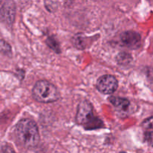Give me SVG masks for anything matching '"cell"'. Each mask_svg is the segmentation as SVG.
Here are the masks:
<instances>
[{
    "mask_svg": "<svg viewBox=\"0 0 153 153\" xmlns=\"http://www.w3.org/2000/svg\"><path fill=\"white\" fill-rule=\"evenodd\" d=\"M15 135L17 141L27 149L34 148L40 141V134L35 122L29 119H22L15 127Z\"/></svg>",
    "mask_w": 153,
    "mask_h": 153,
    "instance_id": "1",
    "label": "cell"
},
{
    "mask_svg": "<svg viewBox=\"0 0 153 153\" xmlns=\"http://www.w3.org/2000/svg\"><path fill=\"white\" fill-rule=\"evenodd\" d=\"M76 122L85 129H97L103 127V123L94 114L93 106L90 102L84 100L79 103L76 113Z\"/></svg>",
    "mask_w": 153,
    "mask_h": 153,
    "instance_id": "2",
    "label": "cell"
},
{
    "mask_svg": "<svg viewBox=\"0 0 153 153\" xmlns=\"http://www.w3.org/2000/svg\"><path fill=\"white\" fill-rule=\"evenodd\" d=\"M32 95L36 101L41 103L54 102L58 100L60 97L56 87L44 80L36 82L32 90Z\"/></svg>",
    "mask_w": 153,
    "mask_h": 153,
    "instance_id": "3",
    "label": "cell"
},
{
    "mask_svg": "<svg viewBox=\"0 0 153 153\" xmlns=\"http://www.w3.org/2000/svg\"><path fill=\"white\" fill-rule=\"evenodd\" d=\"M118 88V82L116 78L111 75L101 76L97 82V88L103 94H111Z\"/></svg>",
    "mask_w": 153,
    "mask_h": 153,
    "instance_id": "4",
    "label": "cell"
},
{
    "mask_svg": "<svg viewBox=\"0 0 153 153\" xmlns=\"http://www.w3.org/2000/svg\"><path fill=\"white\" fill-rule=\"evenodd\" d=\"M16 15V6L13 1L4 2L0 9V19L7 25H12Z\"/></svg>",
    "mask_w": 153,
    "mask_h": 153,
    "instance_id": "5",
    "label": "cell"
},
{
    "mask_svg": "<svg viewBox=\"0 0 153 153\" xmlns=\"http://www.w3.org/2000/svg\"><path fill=\"white\" fill-rule=\"evenodd\" d=\"M120 40L123 44L130 49H137L141 43V37L134 31H127L122 33Z\"/></svg>",
    "mask_w": 153,
    "mask_h": 153,
    "instance_id": "6",
    "label": "cell"
},
{
    "mask_svg": "<svg viewBox=\"0 0 153 153\" xmlns=\"http://www.w3.org/2000/svg\"><path fill=\"white\" fill-rule=\"evenodd\" d=\"M108 100L114 106L121 109V110H127L130 105V102L128 100L121 98V97H109Z\"/></svg>",
    "mask_w": 153,
    "mask_h": 153,
    "instance_id": "7",
    "label": "cell"
},
{
    "mask_svg": "<svg viewBox=\"0 0 153 153\" xmlns=\"http://www.w3.org/2000/svg\"><path fill=\"white\" fill-rule=\"evenodd\" d=\"M132 58L126 52H120L117 56V61L120 65H128L131 63Z\"/></svg>",
    "mask_w": 153,
    "mask_h": 153,
    "instance_id": "8",
    "label": "cell"
},
{
    "mask_svg": "<svg viewBox=\"0 0 153 153\" xmlns=\"http://www.w3.org/2000/svg\"><path fill=\"white\" fill-rule=\"evenodd\" d=\"M46 44L49 46L52 49H53L54 51L58 53L60 52V48H59V44H58V41L55 40L54 37H49L46 40Z\"/></svg>",
    "mask_w": 153,
    "mask_h": 153,
    "instance_id": "9",
    "label": "cell"
},
{
    "mask_svg": "<svg viewBox=\"0 0 153 153\" xmlns=\"http://www.w3.org/2000/svg\"><path fill=\"white\" fill-rule=\"evenodd\" d=\"M142 126L146 129H153V116L145 120L142 123Z\"/></svg>",
    "mask_w": 153,
    "mask_h": 153,
    "instance_id": "10",
    "label": "cell"
},
{
    "mask_svg": "<svg viewBox=\"0 0 153 153\" xmlns=\"http://www.w3.org/2000/svg\"><path fill=\"white\" fill-rule=\"evenodd\" d=\"M0 51L4 53H7V52H10V47L7 43L4 41L0 42Z\"/></svg>",
    "mask_w": 153,
    "mask_h": 153,
    "instance_id": "11",
    "label": "cell"
},
{
    "mask_svg": "<svg viewBox=\"0 0 153 153\" xmlns=\"http://www.w3.org/2000/svg\"><path fill=\"white\" fill-rule=\"evenodd\" d=\"M145 140L153 146V131H146L145 133Z\"/></svg>",
    "mask_w": 153,
    "mask_h": 153,
    "instance_id": "12",
    "label": "cell"
},
{
    "mask_svg": "<svg viewBox=\"0 0 153 153\" xmlns=\"http://www.w3.org/2000/svg\"><path fill=\"white\" fill-rule=\"evenodd\" d=\"M1 151H2L3 153H16L13 151V149H12L10 146H7V145H5V146H2Z\"/></svg>",
    "mask_w": 153,
    "mask_h": 153,
    "instance_id": "13",
    "label": "cell"
},
{
    "mask_svg": "<svg viewBox=\"0 0 153 153\" xmlns=\"http://www.w3.org/2000/svg\"><path fill=\"white\" fill-rule=\"evenodd\" d=\"M120 153H126V152H120Z\"/></svg>",
    "mask_w": 153,
    "mask_h": 153,
    "instance_id": "14",
    "label": "cell"
}]
</instances>
